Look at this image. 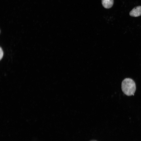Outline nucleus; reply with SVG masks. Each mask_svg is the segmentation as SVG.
I'll return each mask as SVG.
<instances>
[{"mask_svg": "<svg viewBox=\"0 0 141 141\" xmlns=\"http://www.w3.org/2000/svg\"><path fill=\"white\" fill-rule=\"evenodd\" d=\"M121 89L123 92L126 95H133L136 90L135 83L131 79L126 78L122 82Z\"/></svg>", "mask_w": 141, "mask_h": 141, "instance_id": "obj_1", "label": "nucleus"}, {"mask_svg": "<svg viewBox=\"0 0 141 141\" xmlns=\"http://www.w3.org/2000/svg\"><path fill=\"white\" fill-rule=\"evenodd\" d=\"M130 16L137 17L141 15V6H139L133 8L130 12Z\"/></svg>", "mask_w": 141, "mask_h": 141, "instance_id": "obj_2", "label": "nucleus"}, {"mask_svg": "<svg viewBox=\"0 0 141 141\" xmlns=\"http://www.w3.org/2000/svg\"><path fill=\"white\" fill-rule=\"evenodd\" d=\"M102 2L103 7L107 9L111 8L114 3L113 0H102Z\"/></svg>", "mask_w": 141, "mask_h": 141, "instance_id": "obj_3", "label": "nucleus"}, {"mask_svg": "<svg viewBox=\"0 0 141 141\" xmlns=\"http://www.w3.org/2000/svg\"><path fill=\"white\" fill-rule=\"evenodd\" d=\"M3 52L2 49L1 47L0 49V59L1 60L3 57Z\"/></svg>", "mask_w": 141, "mask_h": 141, "instance_id": "obj_4", "label": "nucleus"}, {"mask_svg": "<svg viewBox=\"0 0 141 141\" xmlns=\"http://www.w3.org/2000/svg\"><path fill=\"white\" fill-rule=\"evenodd\" d=\"M90 141H96L95 140H91Z\"/></svg>", "mask_w": 141, "mask_h": 141, "instance_id": "obj_5", "label": "nucleus"}]
</instances>
